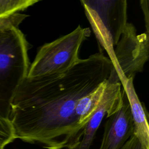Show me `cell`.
Segmentation results:
<instances>
[{"label": "cell", "mask_w": 149, "mask_h": 149, "mask_svg": "<svg viewBox=\"0 0 149 149\" xmlns=\"http://www.w3.org/2000/svg\"><path fill=\"white\" fill-rule=\"evenodd\" d=\"M113 67L109 58L98 52L65 72L26 77L10 103L8 119L16 139L47 149H74L86 126L76 116V107L108 80Z\"/></svg>", "instance_id": "1"}, {"label": "cell", "mask_w": 149, "mask_h": 149, "mask_svg": "<svg viewBox=\"0 0 149 149\" xmlns=\"http://www.w3.org/2000/svg\"><path fill=\"white\" fill-rule=\"evenodd\" d=\"M26 17L17 13L0 19V115L7 118L12 99L30 65L29 43L18 28Z\"/></svg>", "instance_id": "2"}, {"label": "cell", "mask_w": 149, "mask_h": 149, "mask_svg": "<svg viewBox=\"0 0 149 149\" xmlns=\"http://www.w3.org/2000/svg\"><path fill=\"white\" fill-rule=\"evenodd\" d=\"M80 2L98 42L100 52L106 51L113 62L114 47L127 23V1L82 0Z\"/></svg>", "instance_id": "3"}, {"label": "cell", "mask_w": 149, "mask_h": 149, "mask_svg": "<svg viewBox=\"0 0 149 149\" xmlns=\"http://www.w3.org/2000/svg\"><path fill=\"white\" fill-rule=\"evenodd\" d=\"M90 29L79 25L71 33L41 46L31 64L27 77H35L65 72L79 60V52Z\"/></svg>", "instance_id": "4"}, {"label": "cell", "mask_w": 149, "mask_h": 149, "mask_svg": "<svg viewBox=\"0 0 149 149\" xmlns=\"http://www.w3.org/2000/svg\"><path fill=\"white\" fill-rule=\"evenodd\" d=\"M149 33L137 34L135 26L127 23L114 49L113 70L121 81L143 72L149 56Z\"/></svg>", "instance_id": "5"}, {"label": "cell", "mask_w": 149, "mask_h": 149, "mask_svg": "<svg viewBox=\"0 0 149 149\" xmlns=\"http://www.w3.org/2000/svg\"><path fill=\"white\" fill-rule=\"evenodd\" d=\"M133 134L130 104L122 87L120 108L108 117L99 149H121Z\"/></svg>", "instance_id": "6"}, {"label": "cell", "mask_w": 149, "mask_h": 149, "mask_svg": "<svg viewBox=\"0 0 149 149\" xmlns=\"http://www.w3.org/2000/svg\"><path fill=\"white\" fill-rule=\"evenodd\" d=\"M127 95L131 109L133 125V135L139 140L144 149H149V126L148 113L143 103L141 102L135 91L133 78L120 81Z\"/></svg>", "instance_id": "7"}, {"label": "cell", "mask_w": 149, "mask_h": 149, "mask_svg": "<svg viewBox=\"0 0 149 149\" xmlns=\"http://www.w3.org/2000/svg\"><path fill=\"white\" fill-rule=\"evenodd\" d=\"M106 81L80 99L77 103L75 113L81 125L86 126L96 110L102 99Z\"/></svg>", "instance_id": "8"}, {"label": "cell", "mask_w": 149, "mask_h": 149, "mask_svg": "<svg viewBox=\"0 0 149 149\" xmlns=\"http://www.w3.org/2000/svg\"><path fill=\"white\" fill-rule=\"evenodd\" d=\"M108 110L104 105H99L84 127L82 137L74 149H90L99 128Z\"/></svg>", "instance_id": "9"}, {"label": "cell", "mask_w": 149, "mask_h": 149, "mask_svg": "<svg viewBox=\"0 0 149 149\" xmlns=\"http://www.w3.org/2000/svg\"><path fill=\"white\" fill-rule=\"evenodd\" d=\"M38 2L37 0H0V19L9 17Z\"/></svg>", "instance_id": "10"}, {"label": "cell", "mask_w": 149, "mask_h": 149, "mask_svg": "<svg viewBox=\"0 0 149 149\" xmlns=\"http://www.w3.org/2000/svg\"><path fill=\"white\" fill-rule=\"evenodd\" d=\"M15 139L14 129L10 120L0 115V149H4L6 146Z\"/></svg>", "instance_id": "11"}, {"label": "cell", "mask_w": 149, "mask_h": 149, "mask_svg": "<svg viewBox=\"0 0 149 149\" xmlns=\"http://www.w3.org/2000/svg\"><path fill=\"white\" fill-rule=\"evenodd\" d=\"M121 149H144L138 139L132 135L130 139L126 142Z\"/></svg>", "instance_id": "12"}, {"label": "cell", "mask_w": 149, "mask_h": 149, "mask_svg": "<svg viewBox=\"0 0 149 149\" xmlns=\"http://www.w3.org/2000/svg\"><path fill=\"white\" fill-rule=\"evenodd\" d=\"M148 1L147 0H141L140 1V4L141 8L142 9L144 17L145 26L146 28V32L149 33V12H148Z\"/></svg>", "instance_id": "13"}]
</instances>
